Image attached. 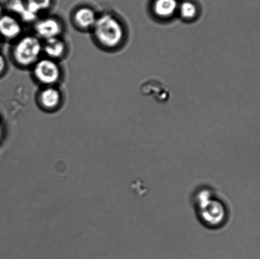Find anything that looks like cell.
Here are the masks:
<instances>
[{
	"label": "cell",
	"instance_id": "obj_11",
	"mask_svg": "<svg viewBox=\"0 0 260 259\" xmlns=\"http://www.w3.org/2000/svg\"><path fill=\"white\" fill-rule=\"evenodd\" d=\"M10 9L24 21L31 22L37 19V15L30 12L25 3L22 0H13L10 2Z\"/></svg>",
	"mask_w": 260,
	"mask_h": 259
},
{
	"label": "cell",
	"instance_id": "obj_2",
	"mask_svg": "<svg viewBox=\"0 0 260 259\" xmlns=\"http://www.w3.org/2000/svg\"><path fill=\"white\" fill-rule=\"evenodd\" d=\"M92 30L96 42L107 49H115L125 39V27L113 15L107 14L99 17Z\"/></svg>",
	"mask_w": 260,
	"mask_h": 259
},
{
	"label": "cell",
	"instance_id": "obj_8",
	"mask_svg": "<svg viewBox=\"0 0 260 259\" xmlns=\"http://www.w3.org/2000/svg\"><path fill=\"white\" fill-rule=\"evenodd\" d=\"M98 19L95 11L88 7L80 8L74 15L76 25L82 30H92Z\"/></svg>",
	"mask_w": 260,
	"mask_h": 259
},
{
	"label": "cell",
	"instance_id": "obj_7",
	"mask_svg": "<svg viewBox=\"0 0 260 259\" xmlns=\"http://www.w3.org/2000/svg\"><path fill=\"white\" fill-rule=\"evenodd\" d=\"M40 105L46 110H53L60 105L62 101L60 91L54 86H46L39 95Z\"/></svg>",
	"mask_w": 260,
	"mask_h": 259
},
{
	"label": "cell",
	"instance_id": "obj_1",
	"mask_svg": "<svg viewBox=\"0 0 260 259\" xmlns=\"http://www.w3.org/2000/svg\"><path fill=\"white\" fill-rule=\"evenodd\" d=\"M190 202L199 222L206 229L222 230L231 222L233 212L230 202L215 188L199 187L192 193Z\"/></svg>",
	"mask_w": 260,
	"mask_h": 259
},
{
	"label": "cell",
	"instance_id": "obj_4",
	"mask_svg": "<svg viewBox=\"0 0 260 259\" xmlns=\"http://www.w3.org/2000/svg\"><path fill=\"white\" fill-rule=\"evenodd\" d=\"M32 73L36 80L45 86L54 85L61 77L59 65L48 58L38 60L33 65Z\"/></svg>",
	"mask_w": 260,
	"mask_h": 259
},
{
	"label": "cell",
	"instance_id": "obj_5",
	"mask_svg": "<svg viewBox=\"0 0 260 259\" xmlns=\"http://www.w3.org/2000/svg\"><path fill=\"white\" fill-rule=\"evenodd\" d=\"M35 30L38 38L45 41L59 37L63 27L60 20L53 17H47L36 23Z\"/></svg>",
	"mask_w": 260,
	"mask_h": 259
},
{
	"label": "cell",
	"instance_id": "obj_3",
	"mask_svg": "<svg viewBox=\"0 0 260 259\" xmlns=\"http://www.w3.org/2000/svg\"><path fill=\"white\" fill-rule=\"evenodd\" d=\"M43 44L37 35H27L19 38L12 50V56L18 65L33 66L40 59Z\"/></svg>",
	"mask_w": 260,
	"mask_h": 259
},
{
	"label": "cell",
	"instance_id": "obj_14",
	"mask_svg": "<svg viewBox=\"0 0 260 259\" xmlns=\"http://www.w3.org/2000/svg\"><path fill=\"white\" fill-rule=\"evenodd\" d=\"M6 60H5L4 56L0 54V75H1L3 72H4V71L6 69Z\"/></svg>",
	"mask_w": 260,
	"mask_h": 259
},
{
	"label": "cell",
	"instance_id": "obj_12",
	"mask_svg": "<svg viewBox=\"0 0 260 259\" xmlns=\"http://www.w3.org/2000/svg\"><path fill=\"white\" fill-rule=\"evenodd\" d=\"M28 9L35 15L45 11L51 6L52 0H26L25 2Z\"/></svg>",
	"mask_w": 260,
	"mask_h": 259
},
{
	"label": "cell",
	"instance_id": "obj_13",
	"mask_svg": "<svg viewBox=\"0 0 260 259\" xmlns=\"http://www.w3.org/2000/svg\"><path fill=\"white\" fill-rule=\"evenodd\" d=\"M180 14L183 20L190 21L194 20L198 14V9L192 3H183L180 7Z\"/></svg>",
	"mask_w": 260,
	"mask_h": 259
},
{
	"label": "cell",
	"instance_id": "obj_10",
	"mask_svg": "<svg viewBox=\"0 0 260 259\" xmlns=\"http://www.w3.org/2000/svg\"><path fill=\"white\" fill-rule=\"evenodd\" d=\"M177 0H156L154 5V12L160 19L172 17L177 9Z\"/></svg>",
	"mask_w": 260,
	"mask_h": 259
},
{
	"label": "cell",
	"instance_id": "obj_15",
	"mask_svg": "<svg viewBox=\"0 0 260 259\" xmlns=\"http://www.w3.org/2000/svg\"><path fill=\"white\" fill-rule=\"evenodd\" d=\"M2 12V8L1 5H0V14H1Z\"/></svg>",
	"mask_w": 260,
	"mask_h": 259
},
{
	"label": "cell",
	"instance_id": "obj_9",
	"mask_svg": "<svg viewBox=\"0 0 260 259\" xmlns=\"http://www.w3.org/2000/svg\"><path fill=\"white\" fill-rule=\"evenodd\" d=\"M43 52L48 58L56 60L64 55L66 52V43L60 37L45 40L43 44Z\"/></svg>",
	"mask_w": 260,
	"mask_h": 259
},
{
	"label": "cell",
	"instance_id": "obj_16",
	"mask_svg": "<svg viewBox=\"0 0 260 259\" xmlns=\"http://www.w3.org/2000/svg\"><path fill=\"white\" fill-rule=\"evenodd\" d=\"M1 134H2V129H1V128H0V136H1Z\"/></svg>",
	"mask_w": 260,
	"mask_h": 259
},
{
	"label": "cell",
	"instance_id": "obj_6",
	"mask_svg": "<svg viewBox=\"0 0 260 259\" xmlns=\"http://www.w3.org/2000/svg\"><path fill=\"white\" fill-rule=\"evenodd\" d=\"M22 26L19 20L11 15L0 16V35L5 39L14 40L22 34Z\"/></svg>",
	"mask_w": 260,
	"mask_h": 259
}]
</instances>
